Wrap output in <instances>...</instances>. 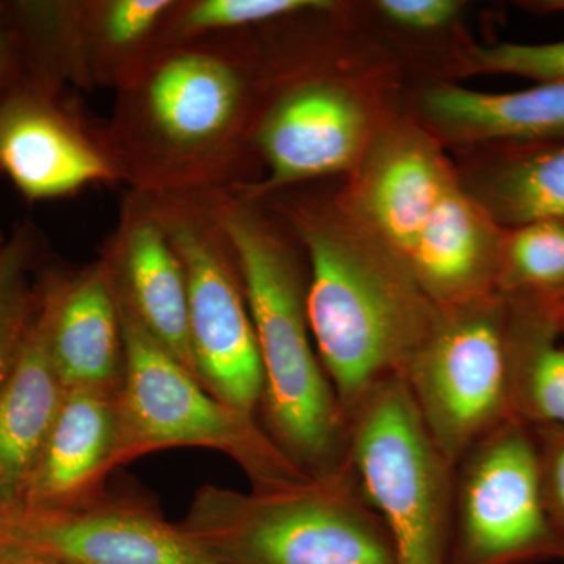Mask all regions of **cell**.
<instances>
[{"mask_svg": "<svg viewBox=\"0 0 564 564\" xmlns=\"http://www.w3.org/2000/svg\"><path fill=\"white\" fill-rule=\"evenodd\" d=\"M564 562L541 492L532 429L511 422L455 466L451 564Z\"/></svg>", "mask_w": 564, "mask_h": 564, "instance_id": "9c48e42d", "label": "cell"}, {"mask_svg": "<svg viewBox=\"0 0 564 564\" xmlns=\"http://www.w3.org/2000/svg\"><path fill=\"white\" fill-rule=\"evenodd\" d=\"M494 173L489 210L505 225L564 221V139L530 143Z\"/></svg>", "mask_w": 564, "mask_h": 564, "instance_id": "7402d4cb", "label": "cell"}, {"mask_svg": "<svg viewBox=\"0 0 564 564\" xmlns=\"http://www.w3.org/2000/svg\"><path fill=\"white\" fill-rule=\"evenodd\" d=\"M46 262V239L31 221L18 225L0 248V392L31 328L39 304V274Z\"/></svg>", "mask_w": 564, "mask_h": 564, "instance_id": "603a6c76", "label": "cell"}, {"mask_svg": "<svg viewBox=\"0 0 564 564\" xmlns=\"http://www.w3.org/2000/svg\"><path fill=\"white\" fill-rule=\"evenodd\" d=\"M307 258L315 350L348 422L378 386L402 378L440 315L388 247L310 204L285 209Z\"/></svg>", "mask_w": 564, "mask_h": 564, "instance_id": "3957f363", "label": "cell"}, {"mask_svg": "<svg viewBox=\"0 0 564 564\" xmlns=\"http://www.w3.org/2000/svg\"><path fill=\"white\" fill-rule=\"evenodd\" d=\"M473 61L489 73L514 74L540 84L564 82V41L481 46L474 51Z\"/></svg>", "mask_w": 564, "mask_h": 564, "instance_id": "484cf974", "label": "cell"}, {"mask_svg": "<svg viewBox=\"0 0 564 564\" xmlns=\"http://www.w3.org/2000/svg\"><path fill=\"white\" fill-rule=\"evenodd\" d=\"M367 117L361 104L329 80L306 77L265 104L252 147L267 165L263 180L229 191L261 202L267 196L350 169L361 151Z\"/></svg>", "mask_w": 564, "mask_h": 564, "instance_id": "7c38bea8", "label": "cell"}, {"mask_svg": "<svg viewBox=\"0 0 564 564\" xmlns=\"http://www.w3.org/2000/svg\"><path fill=\"white\" fill-rule=\"evenodd\" d=\"M20 508L0 502V556L11 551V527Z\"/></svg>", "mask_w": 564, "mask_h": 564, "instance_id": "f546056e", "label": "cell"}, {"mask_svg": "<svg viewBox=\"0 0 564 564\" xmlns=\"http://www.w3.org/2000/svg\"><path fill=\"white\" fill-rule=\"evenodd\" d=\"M176 0H57L58 63L66 82L120 88L162 50Z\"/></svg>", "mask_w": 564, "mask_h": 564, "instance_id": "9a60e30c", "label": "cell"}, {"mask_svg": "<svg viewBox=\"0 0 564 564\" xmlns=\"http://www.w3.org/2000/svg\"><path fill=\"white\" fill-rule=\"evenodd\" d=\"M452 184L440 154L421 137L393 139L375 159L364 182V207L389 250L403 263Z\"/></svg>", "mask_w": 564, "mask_h": 564, "instance_id": "d6986e66", "label": "cell"}, {"mask_svg": "<svg viewBox=\"0 0 564 564\" xmlns=\"http://www.w3.org/2000/svg\"><path fill=\"white\" fill-rule=\"evenodd\" d=\"M516 313L514 399L518 421L529 426H564L563 302L511 299Z\"/></svg>", "mask_w": 564, "mask_h": 564, "instance_id": "44dd1931", "label": "cell"}, {"mask_svg": "<svg viewBox=\"0 0 564 564\" xmlns=\"http://www.w3.org/2000/svg\"><path fill=\"white\" fill-rule=\"evenodd\" d=\"M239 55L165 47L115 93L104 124L122 184L147 195H206L236 188L237 162L262 111Z\"/></svg>", "mask_w": 564, "mask_h": 564, "instance_id": "6da1fadb", "label": "cell"}, {"mask_svg": "<svg viewBox=\"0 0 564 564\" xmlns=\"http://www.w3.org/2000/svg\"><path fill=\"white\" fill-rule=\"evenodd\" d=\"M560 328H562V334H564V302L562 304V311H560Z\"/></svg>", "mask_w": 564, "mask_h": 564, "instance_id": "d6a6232c", "label": "cell"}, {"mask_svg": "<svg viewBox=\"0 0 564 564\" xmlns=\"http://www.w3.org/2000/svg\"><path fill=\"white\" fill-rule=\"evenodd\" d=\"M329 9L332 3L325 0H176L163 32L162 50Z\"/></svg>", "mask_w": 564, "mask_h": 564, "instance_id": "cb8c5ba5", "label": "cell"}, {"mask_svg": "<svg viewBox=\"0 0 564 564\" xmlns=\"http://www.w3.org/2000/svg\"><path fill=\"white\" fill-rule=\"evenodd\" d=\"M0 564H63L55 562V560L46 558V556H41L36 554H31V552L17 551V549H11V551L7 552L0 556Z\"/></svg>", "mask_w": 564, "mask_h": 564, "instance_id": "4dcf8cb0", "label": "cell"}, {"mask_svg": "<svg viewBox=\"0 0 564 564\" xmlns=\"http://www.w3.org/2000/svg\"><path fill=\"white\" fill-rule=\"evenodd\" d=\"M514 304L500 293L440 307L402 375L426 432L452 466L475 444L519 422Z\"/></svg>", "mask_w": 564, "mask_h": 564, "instance_id": "8992f818", "label": "cell"}, {"mask_svg": "<svg viewBox=\"0 0 564 564\" xmlns=\"http://www.w3.org/2000/svg\"><path fill=\"white\" fill-rule=\"evenodd\" d=\"M545 9L564 10V0H562V2H551L549 3V7H545Z\"/></svg>", "mask_w": 564, "mask_h": 564, "instance_id": "1f68e13d", "label": "cell"}, {"mask_svg": "<svg viewBox=\"0 0 564 564\" xmlns=\"http://www.w3.org/2000/svg\"><path fill=\"white\" fill-rule=\"evenodd\" d=\"M43 269L31 328L0 392V502L13 508H21L25 484L68 389L52 356L51 299Z\"/></svg>", "mask_w": 564, "mask_h": 564, "instance_id": "e0dca14e", "label": "cell"}, {"mask_svg": "<svg viewBox=\"0 0 564 564\" xmlns=\"http://www.w3.org/2000/svg\"><path fill=\"white\" fill-rule=\"evenodd\" d=\"M425 106L437 124L464 139L529 144L564 139V82L511 93L437 87Z\"/></svg>", "mask_w": 564, "mask_h": 564, "instance_id": "ffe728a7", "label": "cell"}, {"mask_svg": "<svg viewBox=\"0 0 564 564\" xmlns=\"http://www.w3.org/2000/svg\"><path fill=\"white\" fill-rule=\"evenodd\" d=\"M51 299V348L66 388L120 391L126 339L120 303L101 259L80 270L43 269Z\"/></svg>", "mask_w": 564, "mask_h": 564, "instance_id": "2e32d148", "label": "cell"}, {"mask_svg": "<svg viewBox=\"0 0 564 564\" xmlns=\"http://www.w3.org/2000/svg\"><path fill=\"white\" fill-rule=\"evenodd\" d=\"M545 511L564 544V426H530Z\"/></svg>", "mask_w": 564, "mask_h": 564, "instance_id": "4316f807", "label": "cell"}, {"mask_svg": "<svg viewBox=\"0 0 564 564\" xmlns=\"http://www.w3.org/2000/svg\"><path fill=\"white\" fill-rule=\"evenodd\" d=\"M120 391L68 388L22 492L21 510L65 511L107 491L117 469Z\"/></svg>", "mask_w": 564, "mask_h": 564, "instance_id": "5bb4252c", "label": "cell"}, {"mask_svg": "<svg viewBox=\"0 0 564 564\" xmlns=\"http://www.w3.org/2000/svg\"><path fill=\"white\" fill-rule=\"evenodd\" d=\"M121 317L126 370L118 467L154 452L195 447L229 456L247 475L252 491L310 480L282 454L256 415L212 395L122 310Z\"/></svg>", "mask_w": 564, "mask_h": 564, "instance_id": "5b68a950", "label": "cell"}, {"mask_svg": "<svg viewBox=\"0 0 564 564\" xmlns=\"http://www.w3.org/2000/svg\"><path fill=\"white\" fill-rule=\"evenodd\" d=\"M99 259L121 310L196 378L184 267L150 195L126 193L117 228Z\"/></svg>", "mask_w": 564, "mask_h": 564, "instance_id": "4fadbf2b", "label": "cell"}, {"mask_svg": "<svg viewBox=\"0 0 564 564\" xmlns=\"http://www.w3.org/2000/svg\"><path fill=\"white\" fill-rule=\"evenodd\" d=\"M502 250L488 215L452 184L423 226L404 265L436 306L497 293Z\"/></svg>", "mask_w": 564, "mask_h": 564, "instance_id": "ac0fdd59", "label": "cell"}, {"mask_svg": "<svg viewBox=\"0 0 564 564\" xmlns=\"http://www.w3.org/2000/svg\"><path fill=\"white\" fill-rule=\"evenodd\" d=\"M7 242V237L3 236L2 228H0V248L3 247V243Z\"/></svg>", "mask_w": 564, "mask_h": 564, "instance_id": "836d02e7", "label": "cell"}, {"mask_svg": "<svg viewBox=\"0 0 564 564\" xmlns=\"http://www.w3.org/2000/svg\"><path fill=\"white\" fill-rule=\"evenodd\" d=\"M350 459L397 564H451L455 467L426 432L402 378L378 386L352 411Z\"/></svg>", "mask_w": 564, "mask_h": 564, "instance_id": "52a82bcc", "label": "cell"}, {"mask_svg": "<svg viewBox=\"0 0 564 564\" xmlns=\"http://www.w3.org/2000/svg\"><path fill=\"white\" fill-rule=\"evenodd\" d=\"M11 549L63 564H220L150 500L124 492L73 510L20 508Z\"/></svg>", "mask_w": 564, "mask_h": 564, "instance_id": "8fae6325", "label": "cell"}, {"mask_svg": "<svg viewBox=\"0 0 564 564\" xmlns=\"http://www.w3.org/2000/svg\"><path fill=\"white\" fill-rule=\"evenodd\" d=\"M0 174L31 203L122 184L102 126L65 85L22 73L0 98Z\"/></svg>", "mask_w": 564, "mask_h": 564, "instance_id": "30bf717a", "label": "cell"}, {"mask_svg": "<svg viewBox=\"0 0 564 564\" xmlns=\"http://www.w3.org/2000/svg\"><path fill=\"white\" fill-rule=\"evenodd\" d=\"M150 196L184 267L196 378L221 402L258 417L262 361L231 243L203 195Z\"/></svg>", "mask_w": 564, "mask_h": 564, "instance_id": "ba28073f", "label": "cell"}, {"mask_svg": "<svg viewBox=\"0 0 564 564\" xmlns=\"http://www.w3.org/2000/svg\"><path fill=\"white\" fill-rule=\"evenodd\" d=\"M497 293L510 299L564 302V221L516 228L503 245Z\"/></svg>", "mask_w": 564, "mask_h": 564, "instance_id": "d4e9b609", "label": "cell"}, {"mask_svg": "<svg viewBox=\"0 0 564 564\" xmlns=\"http://www.w3.org/2000/svg\"><path fill=\"white\" fill-rule=\"evenodd\" d=\"M228 237L250 307L263 370L259 422L310 480L351 464L350 422L315 350L307 273L256 203L234 192L203 195Z\"/></svg>", "mask_w": 564, "mask_h": 564, "instance_id": "7a4b0ae2", "label": "cell"}, {"mask_svg": "<svg viewBox=\"0 0 564 564\" xmlns=\"http://www.w3.org/2000/svg\"><path fill=\"white\" fill-rule=\"evenodd\" d=\"M378 9L388 20L404 28L433 31L454 21L462 3L455 0H381Z\"/></svg>", "mask_w": 564, "mask_h": 564, "instance_id": "83f0119b", "label": "cell"}, {"mask_svg": "<svg viewBox=\"0 0 564 564\" xmlns=\"http://www.w3.org/2000/svg\"><path fill=\"white\" fill-rule=\"evenodd\" d=\"M176 524L220 564H397L352 464L273 491L202 486Z\"/></svg>", "mask_w": 564, "mask_h": 564, "instance_id": "277c9868", "label": "cell"}, {"mask_svg": "<svg viewBox=\"0 0 564 564\" xmlns=\"http://www.w3.org/2000/svg\"><path fill=\"white\" fill-rule=\"evenodd\" d=\"M24 73L20 43L11 24L7 3L0 2V98Z\"/></svg>", "mask_w": 564, "mask_h": 564, "instance_id": "f1b7e54d", "label": "cell"}]
</instances>
